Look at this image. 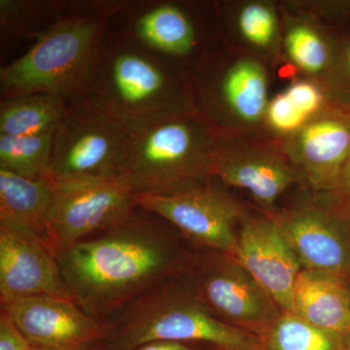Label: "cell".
I'll return each mask as SVG.
<instances>
[{
    "label": "cell",
    "instance_id": "cell-25",
    "mask_svg": "<svg viewBox=\"0 0 350 350\" xmlns=\"http://www.w3.org/2000/svg\"><path fill=\"white\" fill-rule=\"evenodd\" d=\"M268 117L271 126L282 133H291L303 129L308 120L297 109L284 93L276 96L271 101L268 107Z\"/></svg>",
    "mask_w": 350,
    "mask_h": 350
},
{
    "label": "cell",
    "instance_id": "cell-19",
    "mask_svg": "<svg viewBox=\"0 0 350 350\" xmlns=\"http://www.w3.org/2000/svg\"><path fill=\"white\" fill-rule=\"evenodd\" d=\"M135 38L163 56H183L195 44L194 27L180 9L162 4L142 14L135 23Z\"/></svg>",
    "mask_w": 350,
    "mask_h": 350
},
{
    "label": "cell",
    "instance_id": "cell-15",
    "mask_svg": "<svg viewBox=\"0 0 350 350\" xmlns=\"http://www.w3.org/2000/svg\"><path fill=\"white\" fill-rule=\"evenodd\" d=\"M290 312L312 325L350 337V294L336 276L301 269Z\"/></svg>",
    "mask_w": 350,
    "mask_h": 350
},
{
    "label": "cell",
    "instance_id": "cell-23",
    "mask_svg": "<svg viewBox=\"0 0 350 350\" xmlns=\"http://www.w3.org/2000/svg\"><path fill=\"white\" fill-rule=\"evenodd\" d=\"M286 48L294 63L308 72H319L328 63L326 44L317 32L305 25H298L289 31Z\"/></svg>",
    "mask_w": 350,
    "mask_h": 350
},
{
    "label": "cell",
    "instance_id": "cell-32",
    "mask_svg": "<svg viewBox=\"0 0 350 350\" xmlns=\"http://www.w3.org/2000/svg\"><path fill=\"white\" fill-rule=\"evenodd\" d=\"M32 350H46V349H38V347H36V349H32Z\"/></svg>",
    "mask_w": 350,
    "mask_h": 350
},
{
    "label": "cell",
    "instance_id": "cell-5",
    "mask_svg": "<svg viewBox=\"0 0 350 350\" xmlns=\"http://www.w3.org/2000/svg\"><path fill=\"white\" fill-rule=\"evenodd\" d=\"M215 150L206 129L189 114L133 128L119 178L135 194L167 196L206 184Z\"/></svg>",
    "mask_w": 350,
    "mask_h": 350
},
{
    "label": "cell",
    "instance_id": "cell-21",
    "mask_svg": "<svg viewBox=\"0 0 350 350\" xmlns=\"http://www.w3.org/2000/svg\"><path fill=\"white\" fill-rule=\"evenodd\" d=\"M264 350H350L349 338L312 325L283 312L262 340Z\"/></svg>",
    "mask_w": 350,
    "mask_h": 350
},
{
    "label": "cell",
    "instance_id": "cell-31",
    "mask_svg": "<svg viewBox=\"0 0 350 350\" xmlns=\"http://www.w3.org/2000/svg\"><path fill=\"white\" fill-rule=\"evenodd\" d=\"M244 350H264L262 349V345L261 347H256V349H244Z\"/></svg>",
    "mask_w": 350,
    "mask_h": 350
},
{
    "label": "cell",
    "instance_id": "cell-2",
    "mask_svg": "<svg viewBox=\"0 0 350 350\" xmlns=\"http://www.w3.org/2000/svg\"><path fill=\"white\" fill-rule=\"evenodd\" d=\"M100 350H135L152 342H204L220 350L262 347V340L221 321L196 298L186 271L154 287L105 321Z\"/></svg>",
    "mask_w": 350,
    "mask_h": 350
},
{
    "label": "cell",
    "instance_id": "cell-30",
    "mask_svg": "<svg viewBox=\"0 0 350 350\" xmlns=\"http://www.w3.org/2000/svg\"><path fill=\"white\" fill-rule=\"evenodd\" d=\"M347 66H349V69L350 71V44H349V48H347Z\"/></svg>",
    "mask_w": 350,
    "mask_h": 350
},
{
    "label": "cell",
    "instance_id": "cell-18",
    "mask_svg": "<svg viewBox=\"0 0 350 350\" xmlns=\"http://www.w3.org/2000/svg\"><path fill=\"white\" fill-rule=\"evenodd\" d=\"M68 108V101L51 94H29L2 98L0 135L25 137L56 131Z\"/></svg>",
    "mask_w": 350,
    "mask_h": 350
},
{
    "label": "cell",
    "instance_id": "cell-20",
    "mask_svg": "<svg viewBox=\"0 0 350 350\" xmlns=\"http://www.w3.org/2000/svg\"><path fill=\"white\" fill-rule=\"evenodd\" d=\"M221 90L227 105L245 121H257L266 111V73L255 62L245 59L232 66Z\"/></svg>",
    "mask_w": 350,
    "mask_h": 350
},
{
    "label": "cell",
    "instance_id": "cell-34",
    "mask_svg": "<svg viewBox=\"0 0 350 350\" xmlns=\"http://www.w3.org/2000/svg\"></svg>",
    "mask_w": 350,
    "mask_h": 350
},
{
    "label": "cell",
    "instance_id": "cell-24",
    "mask_svg": "<svg viewBox=\"0 0 350 350\" xmlns=\"http://www.w3.org/2000/svg\"><path fill=\"white\" fill-rule=\"evenodd\" d=\"M239 29L250 42L259 46L268 45L275 38V14L262 4H250L244 7L239 15Z\"/></svg>",
    "mask_w": 350,
    "mask_h": 350
},
{
    "label": "cell",
    "instance_id": "cell-6",
    "mask_svg": "<svg viewBox=\"0 0 350 350\" xmlns=\"http://www.w3.org/2000/svg\"><path fill=\"white\" fill-rule=\"evenodd\" d=\"M133 128L84 98L68 101L53 142L50 177L55 181L119 177Z\"/></svg>",
    "mask_w": 350,
    "mask_h": 350
},
{
    "label": "cell",
    "instance_id": "cell-8",
    "mask_svg": "<svg viewBox=\"0 0 350 350\" xmlns=\"http://www.w3.org/2000/svg\"><path fill=\"white\" fill-rule=\"evenodd\" d=\"M54 181L45 241L56 255L137 213L135 194L119 177Z\"/></svg>",
    "mask_w": 350,
    "mask_h": 350
},
{
    "label": "cell",
    "instance_id": "cell-10",
    "mask_svg": "<svg viewBox=\"0 0 350 350\" xmlns=\"http://www.w3.org/2000/svg\"><path fill=\"white\" fill-rule=\"evenodd\" d=\"M34 347L46 350H98L107 337L105 322L90 317L75 301L39 295L1 305Z\"/></svg>",
    "mask_w": 350,
    "mask_h": 350
},
{
    "label": "cell",
    "instance_id": "cell-9",
    "mask_svg": "<svg viewBox=\"0 0 350 350\" xmlns=\"http://www.w3.org/2000/svg\"><path fill=\"white\" fill-rule=\"evenodd\" d=\"M142 211L155 214L174 226L200 250L236 257L241 211L222 191L202 184L176 194H135Z\"/></svg>",
    "mask_w": 350,
    "mask_h": 350
},
{
    "label": "cell",
    "instance_id": "cell-1",
    "mask_svg": "<svg viewBox=\"0 0 350 350\" xmlns=\"http://www.w3.org/2000/svg\"><path fill=\"white\" fill-rule=\"evenodd\" d=\"M152 215L135 213L57 255L71 298L93 319L107 321L149 290L187 269L193 254Z\"/></svg>",
    "mask_w": 350,
    "mask_h": 350
},
{
    "label": "cell",
    "instance_id": "cell-29",
    "mask_svg": "<svg viewBox=\"0 0 350 350\" xmlns=\"http://www.w3.org/2000/svg\"><path fill=\"white\" fill-rule=\"evenodd\" d=\"M342 178L345 187H347V190L350 192V159L349 162L347 163V165H345L344 172H342Z\"/></svg>",
    "mask_w": 350,
    "mask_h": 350
},
{
    "label": "cell",
    "instance_id": "cell-7",
    "mask_svg": "<svg viewBox=\"0 0 350 350\" xmlns=\"http://www.w3.org/2000/svg\"><path fill=\"white\" fill-rule=\"evenodd\" d=\"M186 275L196 298L216 319L261 340L284 312L229 255L202 250L192 255Z\"/></svg>",
    "mask_w": 350,
    "mask_h": 350
},
{
    "label": "cell",
    "instance_id": "cell-16",
    "mask_svg": "<svg viewBox=\"0 0 350 350\" xmlns=\"http://www.w3.org/2000/svg\"><path fill=\"white\" fill-rule=\"evenodd\" d=\"M53 200L51 177L29 179L0 170V224L45 239Z\"/></svg>",
    "mask_w": 350,
    "mask_h": 350
},
{
    "label": "cell",
    "instance_id": "cell-4",
    "mask_svg": "<svg viewBox=\"0 0 350 350\" xmlns=\"http://www.w3.org/2000/svg\"><path fill=\"white\" fill-rule=\"evenodd\" d=\"M107 19L73 16L36 36L31 49L0 68L2 98L51 94L66 101L81 98L93 75Z\"/></svg>",
    "mask_w": 350,
    "mask_h": 350
},
{
    "label": "cell",
    "instance_id": "cell-17",
    "mask_svg": "<svg viewBox=\"0 0 350 350\" xmlns=\"http://www.w3.org/2000/svg\"><path fill=\"white\" fill-rule=\"evenodd\" d=\"M213 175L243 189L264 206H271L293 183L294 174L282 161L266 155L230 158L216 153Z\"/></svg>",
    "mask_w": 350,
    "mask_h": 350
},
{
    "label": "cell",
    "instance_id": "cell-14",
    "mask_svg": "<svg viewBox=\"0 0 350 350\" xmlns=\"http://www.w3.org/2000/svg\"><path fill=\"white\" fill-rule=\"evenodd\" d=\"M294 155L313 187L333 188L350 159V124L335 117L306 124Z\"/></svg>",
    "mask_w": 350,
    "mask_h": 350
},
{
    "label": "cell",
    "instance_id": "cell-3",
    "mask_svg": "<svg viewBox=\"0 0 350 350\" xmlns=\"http://www.w3.org/2000/svg\"><path fill=\"white\" fill-rule=\"evenodd\" d=\"M137 38L103 44L84 98L131 128L187 114L169 66Z\"/></svg>",
    "mask_w": 350,
    "mask_h": 350
},
{
    "label": "cell",
    "instance_id": "cell-26",
    "mask_svg": "<svg viewBox=\"0 0 350 350\" xmlns=\"http://www.w3.org/2000/svg\"><path fill=\"white\" fill-rule=\"evenodd\" d=\"M285 96L306 117L310 118L321 107L323 96L314 85L308 82L295 83L288 88Z\"/></svg>",
    "mask_w": 350,
    "mask_h": 350
},
{
    "label": "cell",
    "instance_id": "cell-12",
    "mask_svg": "<svg viewBox=\"0 0 350 350\" xmlns=\"http://www.w3.org/2000/svg\"><path fill=\"white\" fill-rule=\"evenodd\" d=\"M234 259L283 312H291L295 285L303 268L275 219L243 220Z\"/></svg>",
    "mask_w": 350,
    "mask_h": 350
},
{
    "label": "cell",
    "instance_id": "cell-28",
    "mask_svg": "<svg viewBox=\"0 0 350 350\" xmlns=\"http://www.w3.org/2000/svg\"><path fill=\"white\" fill-rule=\"evenodd\" d=\"M135 350H196L186 342H152L140 345Z\"/></svg>",
    "mask_w": 350,
    "mask_h": 350
},
{
    "label": "cell",
    "instance_id": "cell-27",
    "mask_svg": "<svg viewBox=\"0 0 350 350\" xmlns=\"http://www.w3.org/2000/svg\"><path fill=\"white\" fill-rule=\"evenodd\" d=\"M33 345L25 337L5 310L0 312V350H32Z\"/></svg>",
    "mask_w": 350,
    "mask_h": 350
},
{
    "label": "cell",
    "instance_id": "cell-22",
    "mask_svg": "<svg viewBox=\"0 0 350 350\" xmlns=\"http://www.w3.org/2000/svg\"><path fill=\"white\" fill-rule=\"evenodd\" d=\"M55 133L25 137L0 135V170L29 179L50 177Z\"/></svg>",
    "mask_w": 350,
    "mask_h": 350
},
{
    "label": "cell",
    "instance_id": "cell-13",
    "mask_svg": "<svg viewBox=\"0 0 350 350\" xmlns=\"http://www.w3.org/2000/svg\"><path fill=\"white\" fill-rule=\"evenodd\" d=\"M273 219L282 228L303 269L340 280L349 275V239L330 216L313 207H303Z\"/></svg>",
    "mask_w": 350,
    "mask_h": 350
},
{
    "label": "cell",
    "instance_id": "cell-33",
    "mask_svg": "<svg viewBox=\"0 0 350 350\" xmlns=\"http://www.w3.org/2000/svg\"><path fill=\"white\" fill-rule=\"evenodd\" d=\"M349 342H350V337L349 338Z\"/></svg>",
    "mask_w": 350,
    "mask_h": 350
},
{
    "label": "cell",
    "instance_id": "cell-11",
    "mask_svg": "<svg viewBox=\"0 0 350 350\" xmlns=\"http://www.w3.org/2000/svg\"><path fill=\"white\" fill-rule=\"evenodd\" d=\"M39 295L72 300L56 253L40 237L0 224V304Z\"/></svg>",
    "mask_w": 350,
    "mask_h": 350
}]
</instances>
